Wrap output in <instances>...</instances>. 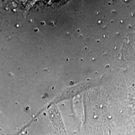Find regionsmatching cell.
Segmentation results:
<instances>
[]
</instances>
